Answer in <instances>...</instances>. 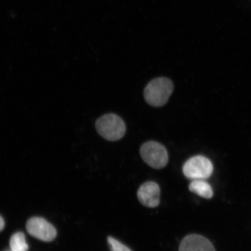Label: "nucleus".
<instances>
[{
	"instance_id": "nucleus-1",
	"label": "nucleus",
	"mask_w": 251,
	"mask_h": 251,
	"mask_svg": "<svg viewBox=\"0 0 251 251\" xmlns=\"http://www.w3.org/2000/svg\"><path fill=\"white\" fill-rule=\"evenodd\" d=\"M174 89V84L169 78H156L151 81L144 89V99L150 105L160 107L168 102Z\"/></svg>"
},
{
	"instance_id": "nucleus-2",
	"label": "nucleus",
	"mask_w": 251,
	"mask_h": 251,
	"mask_svg": "<svg viewBox=\"0 0 251 251\" xmlns=\"http://www.w3.org/2000/svg\"><path fill=\"white\" fill-rule=\"evenodd\" d=\"M96 128L100 136L110 141L122 139L126 130L123 119L114 114H105L97 119Z\"/></svg>"
},
{
	"instance_id": "nucleus-3",
	"label": "nucleus",
	"mask_w": 251,
	"mask_h": 251,
	"mask_svg": "<svg viewBox=\"0 0 251 251\" xmlns=\"http://www.w3.org/2000/svg\"><path fill=\"white\" fill-rule=\"evenodd\" d=\"M140 155L147 165L153 169H161L165 167L169 161L167 150L156 141H149L141 146Z\"/></svg>"
},
{
	"instance_id": "nucleus-4",
	"label": "nucleus",
	"mask_w": 251,
	"mask_h": 251,
	"mask_svg": "<svg viewBox=\"0 0 251 251\" xmlns=\"http://www.w3.org/2000/svg\"><path fill=\"white\" fill-rule=\"evenodd\" d=\"M183 172L185 176L191 180L208 179L213 174V166L206 157L196 155L191 157L185 162Z\"/></svg>"
},
{
	"instance_id": "nucleus-5",
	"label": "nucleus",
	"mask_w": 251,
	"mask_h": 251,
	"mask_svg": "<svg viewBox=\"0 0 251 251\" xmlns=\"http://www.w3.org/2000/svg\"><path fill=\"white\" fill-rule=\"evenodd\" d=\"M26 230L31 236L45 242L54 240L56 236L55 227L42 218L29 219L27 222Z\"/></svg>"
},
{
	"instance_id": "nucleus-6",
	"label": "nucleus",
	"mask_w": 251,
	"mask_h": 251,
	"mask_svg": "<svg viewBox=\"0 0 251 251\" xmlns=\"http://www.w3.org/2000/svg\"><path fill=\"white\" fill-rule=\"evenodd\" d=\"M160 194L161 190L159 185L154 181H147L138 190L137 198L143 205L153 208L159 205Z\"/></svg>"
},
{
	"instance_id": "nucleus-7",
	"label": "nucleus",
	"mask_w": 251,
	"mask_h": 251,
	"mask_svg": "<svg viewBox=\"0 0 251 251\" xmlns=\"http://www.w3.org/2000/svg\"><path fill=\"white\" fill-rule=\"evenodd\" d=\"M178 251H216L211 241L199 234H190L182 240Z\"/></svg>"
},
{
	"instance_id": "nucleus-8",
	"label": "nucleus",
	"mask_w": 251,
	"mask_h": 251,
	"mask_svg": "<svg viewBox=\"0 0 251 251\" xmlns=\"http://www.w3.org/2000/svg\"><path fill=\"white\" fill-rule=\"evenodd\" d=\"M191 193L206 199H211L213 196L212 188L205 180H195L191 182L188 186Z\"/></svg>"
},
{
	"instance_id": "nucleus-9",
	"label": "nucleus",
	"mask_w": 251,
	"mask_h": 251,
	"mask_svg": "<svg viewBox=\"0 0 251 251\" xmlns=\"http://www.w3.org/2000/svg\"><path fill=\"white\" fill-rule=\"evenodd\" d=\"M9 246L12 251H27L29 249L25 234L22 232H18L12 235L9 241Z\"/></svg>"
},
{
	"instance_id": "nucleus-10",
	"label": "nucleus",
	"mask_w": 251,
	"mask_h": 251,
	"mask_svg": "<svg viewBox=\"0 0 251 251\" xmlns=\"http://www.w3.org/2000/svg\"><path fill=\"white\" fill-rule=\"evenodd\" d=\"M108 243L111 251H132L129 248L125 246L112 237H108Z\"/></svg>"
},
{
	"instance_id": "nucleus-11",
	"label": "nucleus",
	"mask_w": 251,
	"mask_h": 251,
	"mask_svg": "<svg viewBox=\"0 0 251 251\" xmlns=\"http://www.w3.org/2000/svg\"><path fill=\"white\" fill-rule=\"evenodd\" d=\"M4 220H3L1 216H0V231L3 230V228L4 227Z\"/></svg>"
},
{
	"instance_id": "nucleus-12",
	"label": "nucleus",
	"mask_w": 251,
	"mask_h": 251,
	"mask_svg": "<svg viewBox=\"0 0 251 251\" xmlns=\"http://www.w3.org/2000/svg\"><path fill=\"white\" fill-rule=\"evenodd\" d=\"M11 251V250H9V251Z\"/></svg>"
}]
</instances>
